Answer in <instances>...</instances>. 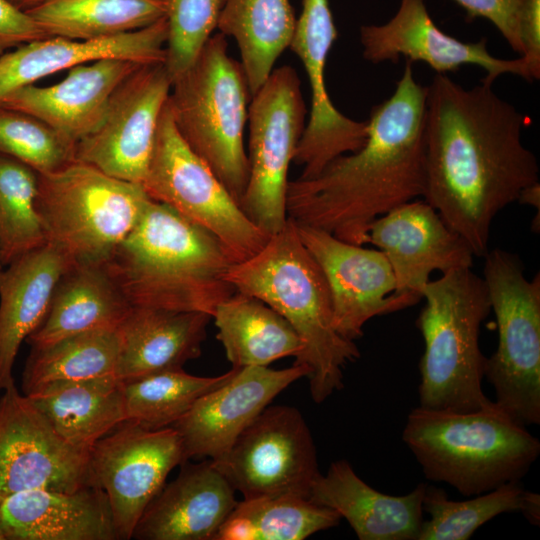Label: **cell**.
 Here are the masks:
<instances>
[{
	"mask_svg": "<svg viewBox=\"0 0 540 540\" xmlns=\"http://www.w3.org/2000/svg\"><path fill=\"white\" fill-rule=\"evenodd\" d=\"M426 91L423 198L484 256L496 215L539 182L522 142L528 119L484 82L464 88L437 73Z\"/></svg>",
	"mask_w": 540,
	"mask_h": 540,
	"instance_id": "cell-1",
	"label": "cell"
},
{
	"mask_svg": "<svg viewBox=\"0 0 540 540\" xmlns=\"http://www.w3.org/2000/svg\"><path fill=\"white\" fill-rule=\"evenodd\" d=\"M426 93L406 61L393 94L372 108L364 145L335 158L313 178L289 181L287 217L365 245L375 219L423 197Z\"/></svg>",
	"mask_w": 540,
	"mask_h": 540,
	"instance_id": "cell-2",
	"label": "cell"
},
{
	"mask_svg": "<svg viewBox=\"0 0 540 540\" xmlns=\"http://www.w3.org/2000/svg\"><path fill=\"white\" fill-rule=\"evenodd\" d=\"M235 262L212 233L150 199L103 265L132 307L212 317L235 293L226 279Z\"/></svg>",
	"mask_w": 540,
	"mask_h": 540,
	"instance_id": "cell-3",
	"label": "cell"
},
{
	"mask_svg": "<svg viewBox=\"0 0 540 540\" xmlns=\"http://www.w3.org/2000/svg\"><path fill=\"white\" fill-rule=\"evenodd\" d=\"M235 291L253 296L284 317L303 344L294 363L308 367L310 394L322 403L343 388V369L360 357L354 341L337 333L328 284L287 219L254 255L233 263L226 275Z\"/></svg>",
	"mask_w": 540,
	"mask_h": 540,
	"instance_id": "cell-4",
	"label": "cell"
},
{
	"mask_svg": "<svg viewBox=\"0 0 540 540\" xmlns=\"http://www.w3.org/2000/svg\"><path fill=\"white\" fill-rule=\"evenodd\" d=\"M402 440L426 479L464 496L521 481L540 453L539 440L495 401L470 412L414 408Z\"/></svg>",
	"mask_w": 540,
	"mask_h": 540,
	"instance_id": "cell-5",
	"label": "cell"
},
{
	"mask_svg": "<svg viewBox=\"0 0 540 540\" xmlns=\"http://www.w3.org/2000/svg\"><path fill=\"white\" fill-rule=\"evenodd\" d=\"M421 296L420 406L456 412L485 407L491 400L482 388L487 357L479 336L491 307L483 278L471 268L454 269L430 280Z\"/></svg>",
	"mask_w": 540,
	"mask_h": 540,
	"instance_id": "cell-6",
	"label": "cell"
},
{
	"mask_svg": "<svg viewBox=\"0 0 540 540\" xmlns=\"http://www.w3.org/2000/svg\"><path fill=\"white\" fill-rule=\"evenodd\" d=\"M250 95L241 63L229 56L226 36L216 33L172 81L168 97L179 134L239 205L249 176L244 129Z\"/></svg>",
	"mask_w": 540,
	"mask_h": 540,
	"instance_id": "cell-7",
	"label": "cell"
},
{
	"mask_svg": "<svg viewBox=\"0 0 540 540\" xmlns=\"http://www.w3.org/2000/svg\"><path fill=\"white\" fill-rule=\"evenodd\" d=\"M150 199L141 184L75 160L38 174L35 205L47 244L72 264H104Z\"/></svg>",
	"mask_w": 540,
	"mask_h": 540,
	"instance_id": "cell-8",
	"label": "cell"
},
{
	"mask_svg": "<svg viewBox=\"0 0 540 540\" xmlns=\"http://www.w3.org/2000/svg\"><path fill=\"white\" fill-rule=\"evenodd\" d=\"M483 281L496 317L498 345L484 378L495 403L524 426L540 424V276L528 280L520 259L487 251Z\"/></svg>",
	"mask_w": 540,
	"mask_h": 540,
	"instance_id": "cell-9",
	"label": "cell"
},
{
	"mask_svg": "<svg viewBox=\"0 0 540 540\" xmlns=\"http://www.w3.org/2000/svg\"><path fill=\"white\" fill-rule=\"evenodd\" d=\"M141 185L152 200L217 237L236 262L257 253L270 237L247 217L211 168L184 141L168 100L159 117Z\"/></svg>",
	"mask_w": 540,
	"mask_h": 540,
	"instance_id": "cell-10",
	"label": "cell"
},
{
	"mask_svg": "<svg viewBox=\"0 0 540 540\" xmlns=\"http://www.w3.org/2000/svg\"><path fill=\"white\" fill-rule=\"evenodd\" d=\"M307 109L291 66L272 70L248 108L249 176L240 206L272 235L287 222L288 171L305 128Z\"/></svg>",
	"mask_w": 540,
	"mask_h": 540,
	"instance_id": "cell-11",
	"label": "cell"
},
{
	"mask_svg": "<svg viewBox=\"0 0 540 540\" xmlns=\"http://www.w3.org/2000/svg\"><path fill=\"white\" fill-rule=\"evenodd\" d=\"M212 460V459H211ZM215 467L244 499L295 495L309 499L320 474L311 431L298 409L267 406Z\"/></svg>",
	"mask_w": 540,
	"mask_h": 540,
	"instance_id": "cell-12",
	"label": "cell"
},
{
	"mask_svg": "<svg viewBox=\"0 0 540 540\" xmlns=\"http://www.w3.org/2000/svg\"><path fill=\"white\" fill-rule=\"evenodd\" d=\"M184 462L182 441L173 427L150 430L124 421L91 447L92 483L107 494L118 540L132 539L168 474Z\"/></svg>",
	"mask_w": 540,
	"mask_h": 540,
	"instance_id": "cell-13",
	"label": "cell"
},
{
	"mask_svg": "<svg viewBox=\"0 0 540 540\" xmlns=\"http://www.w3.org/2000/svg\"><path fill=\"white\" fill-rule=\"evenodd\" d=\"M172 79L163 62L140 65L112 93L97 127L75 146V160L142 184Z\"/></svg>",
	"mask_w": 540,
	"mask_h": 540,
	"instance_id": "cell-14",
	"label": "cell"
},
{
	"mask_svg": "<svg viewBox=\"0 0 540 540\" xmlns=\"http://www.w3.org/2000/svg\"><path fill=\"white\" fill-rule=\"evenodd\" d=\"M93 486L89 451L63 440L16 385L0 397V504L29 490Z\"/></svg>",
	"mask_w": 540,
	"mask_h": 540,
	"instance_id": "cell-15",
	"label": "cell"
},
{
	"mask_svg": "<svg viewBox=\"0 0 540 540\" xmlns=\"http://www.w3.org/2000/svg\"><path fill=\"white\" fill-rule=\"evenodd\" d=\"M296 225L303 244L324 274L331 295L333 327L345 339L355 341L372 318L403 310L422 299L416 293H396L394 273L379 249Z\"/></svg>",
	"mask_w": 540,
	"mask_h": 540,
	"instance_id": "cell-16",
	"label": "cell"
},
{
	"mask_svg": "<svg viewBox=\"0 0 540 540\" xmlns=\"http://www.w3.org/2000/svg\"><path fill=\"white\" fill-rule=\"evenodd\" d=\"M338 37L329 0H302L289 47L307 74L311 109L293 162L302 166L298 178L317 176L335 158L360 149L368 136L367 121H356L339 112L325 84L329 51Z\"/></svg>",
	"mask_w": 540,
	"mask_h": 540,
	"instance_id": "cell-17",
	"label": "cell"
},
{
	"mask_svg": "<svg viewBox=\"0 0 540 540\" xmlns=\"http://www.w3.org/2000/svg\"><path fill=\"white\" fill-rule=\"evenodd\" d=\"M363 57L374 64L424 62L438 74L455 72L463 65H476L486 72L481 82L493 84L502 74H515L533 81L525 59H501L487 49L486 39L463 42L443 32L431 18L425 0H400L394 16L381 25L360 27Z\"/></svg>",
	"mask_w": 540,
	"mask_h": 540,
	"instance_id": "cell-18",
	"label": "cell"
},
{
	"mask_svg": "<svg viewBox=\"0 0 540 540\" xmlns=\"http://www.w3.org/2000/svg\"><path fill=\"white\" fill-rule=\"evenodd\" d=\"M310 371L303 364L289 368H235L222 385L201 396L173 427L179 434L184 459L222 456L241 432L290 384Z\"/></svg>",
	"mask_w": 540,
	"mask_h": 540,
	"instance_id": "cell-19",
	"label": "cell"
},
{
	"mask_svg": "<svg viewBox=\"0 0 540 540\" xmlns=\"http://www.w3.org/2000/svg\"><path fill=\"white\" fill-rule=\"evenodd\" d=\"M367 243L386 256L396 293L421 295L434 271L444 274L473 265L468 243L425 200L406 202L375 219Z\"/></svg>",
	"mask_w": 540,
	"mask_h": 540,
	"instance_id": "cell-20",
	"label": "cell"
},
{
	"mask_svg": "<svg viewBox=\"0 0 540 540\" xmlns=\"http://www.w3.org/2000/svg\"><path fill=\"white\" fill-rule=\"evenodd\" d=\"M166 17L131 32L92 39L47 37L0 55V104L10 93L62 70L101 59H125L141 64L165 62Z\"/></svg>",
	"mask_w": 540,
	"mask_h": 540,
	"instance_id": "cell-21",
	"label": "cell"
},
{
	"mask_svg": "<svg viewBox=\"0 0 540 540\" xmlns=\"http://www.w3.org/2000/svg\"><path fill=\"white\" fill-rule=\"evenodd\" d=\"M178 476L165 483L138 520V540H214L236 507L235 490L213 461H185Z\"/></svg>",
	"mask_w": 540,
	"mask_h": 540,
	"instance_id": "cell-22",
	"label": "cell"
},
{
	"mask_svg": "<svg viewBox=\"0 0 540 540\" xmlns=\"http://www.w3.org/2000/svg\"><path fill=\"white\" fill-rule=\"evenodd\" d=\"M140 65L116 58L81 64L51 86L17 89L0 106L29 114L77 144L97 127L114 90Z\"/></svg>",
	"mask_w": 540,
	"mask_h": 540,
	"instance_id": "cell-23",
	"label": "cell"
},
{
	"mask_svg": "<svg viewBox=\"0 0 540 540\" xmlns=\"http://www.w3.org/2000/svg\"><path fill=\"white\" fill-rule=\"evenodd\" d=\"M426 486L420 483L402 496L381 493L341 459L317 476L309 500L336 511L360 540H418Z\"/></svg>",
	"mask_w": 540,
	"mask_h": 540,
	"instance_id": "cell-24",
	"label": "cell"
},
{
	"mask_svg": "<svg viewBox=\"0 0 540 540\" xmlns=\"http://www.w3.org/2000/svg\"><path fill=\"white\" fill-rule=\"evenodd\" d=\"M5 540H118L107 494L35 489L0 504Z\"/></svg>",
	"mask_w": 540,
	"mask_h": 540,
	"instance_id": "cell-25",
	"label": "cell"
},
{
	"mask_svg": "<svg viewBox=\"0 0 540 540\" xmlns=\"http://www.w3.org/2000/svg\"><path fill=\"white\" fill-rule=\"evenodd\" d=\"M70 264L46 243L0 269V392L15 386L20 346L43 322L54 288Z\"/></svg>",
	"mask_w": 540,
	"mask_h": 540,
	"instance_id": "cell-26",
	"label": "cell"
},
{
	"mask_svg": "<svg viewBox=\"0 0 540 540\" xmlns=\"http://www.w3.org/2000/svg\"><path fill=\"white\" fill-rule=\"evenodd\" d=\"M210 319L200 312L132 307L118 328L120 352L114 375L125 383L182 368L201 355Z\"/></svg>",
	"mask_w": 540,
	"mask_h": 540,
	"instance_id": "cell-27",
	"label": "cell"
},
{
	"mask_svg": "<svg viewBox=\"0 0 540 540\" xmlns=\"http://www.w3.org/2000/svg\"><path fill=\"white\" fill-rule=\"evenodd\" d=\"M131 308L103 264H70L54 288L46 317L26 342L36 348L81 332L117 329Z\"/></svg>",
	"mask_w": 540,
	"mask_h": 540,
	"instance_id": "cell-28",
	"label": "cell"
},
{
	"mask_svg": "<svg viewBox=\"0 0 540 540\" xmlns=\"http://www.w3.org/2000/svg\"><path fill=\"white\" fill-rule=\"evenodd\" d=\"M26 396L63 440L81 450L90 451L126 421L123 384L115 375L53 381Z\"/></svg>",
	"mask_w": 540,
	"mask_h": 540,
	"instance_id": "cell-29",
	"label": "cell"
},
{
	"mask_svg": "<svg viewBox=\"0 0 540 540\" xmlns=\"http://www.w3.org/2000/svg\"><path fill=\"white\" fill-rule=\"evenodd\" d=\"M212 318L233 368L268 366L284 357L298 358L303 351L290 323L253 296L235 291L217 306Z\"/></svg>",
	"mask_w": 540,
	"mask_h": 540,
	"instance_id": "cell-30",
	"label": "cell"
},
{
	"mask_svg": "<svg viewBox=\"0 0 540 540\" xmlns=\"http://www.w3.org/2000/svg\"><path fill=\"white\" fill-rule=\"evenodd\" d=\"M296 18L289 0H224L217 28L237 43L253 95L289 47Z\"/></svg>",
	"mask_w": 540,
	"mask_h": 540,
	"instance_id": "cell-31",
	"label": "cell"
},
{
	"mask_svg": "<svg viewBox=\"0 0 540 540\" xmlns=\"http://www.w3.org/2000/svg\"><path fill=\"white\" fill-rule=\"evenodd\" d=\"M166 10V0H46L26 12L49 37L92 40L145 28Z\"/></svg>",
	"mask_w": 540,
	"mask_h": 540,
	"instance_id": "cell-32",
	"label": "cell"
},
{
	"mask_svg": "<svg viewBox=\"0 0 540 540\" xmlns=\"http://www.w3.org/2000/svg\"><path fill=\"white\" fill-rule=\"evenodd\" d=\"M341 519L336 511L300 496L243 499L214 540H304L337 526Z\"/></svg>",
	"mask_w": 540,
	"mask_h": 540,
	"instance_id": "cell-33",
	"label": "cell"
},
{
	"mask_svg": "<svg viewBox=\"0 0 540 540\" xmlns=\"http://www.w3.org/2000/svg\"><path fill=\"white\" fill-rule=\"evenodd\" d=\"M120 352L117 329H98L31 347L22 373V393L53 381L114 375Z\"/></svg>",
	"mask_w": 540,
	"mask_h": 540,
	"instance_id": "cell-34",
	"label": "cell"
},
{
	"mask_svg": "<svg viewBox=\"0 0 540 540\" xmlns=\"http://www.w3.org/2000/svg\"><path fill=\"white\" fill-rule=\"evenodd\" d=\"M234 372L232 367L219 376L201 377L178 368L122 383L126 421L150 430L171 427L201 396L225 383Z\"/></svg>",
	"mask_w": 540,
	"mask_h": 540,
	"instance_id": "cell-35",
	"label": "cell"
},
{
	"mask_svg": "<svg viewBox=\"0 0 540 540\" xmlns=\"http://www.w3.org/2000/svg\"><path fill=\"white\" fill-rule=\"evenodd\" d=\"M525 492L521 481H514L468 500L453 501L443 489L427 484L422 507L429 518L423 521L418 540H467L494 517L520 512Z\"/></svg>",
	"mask_w": 540,
	"mask_h": 540,
	"instance_id": "cell-36",
	"label": "cell"
},
{
	"mask_svg": "<svg viewBox=\"0 0 540 540\" xmlns=\"http://www.w3.org/2000/svg\"><path fill=\"white\" fill-rule=\"evenodd\" d=\"M38 173L0 154V262L3 267L46 244L36 210Z\"/></svg>",
	"mask_w": 540,
	"mask_h": 540,
	"instance_id": "cell-37",
	"label": "cell"
},
{
	"mask_svg": "<svg viewBox=\"0 0 540 540\" xmlns=\"http://www.w3.org/2000/svg\"><path fill=\"white\" fill-rule=\"evenodd\" d=\"M75 146L43 121L0 106V154L44 174L75 161Z\"/></svg>",
	"mask_w": 540,
	"mask_h": 540,
	"instance_id": "cell-38",
	"label": "cell"
},
{
	"mask_svg": "<svg viewBox=\"0 0 540 540\" xmlns=\"http://www.w3.org/2000/svg\"><path fill=\"white\" fill-rule=\"evenodd\" d=\"M224 0H166L168 38L164 65L172 81L194 62L217 28Z\"/></svg>",
	"mask_w": 540,
	"mask_h": 540,
	"instance_id": "cell-39",
	"label": "cell"
},
{
	"mask_svg": "<svg viewBox=\"0 0 540 540\" xmlns=\"http://www.w3.org/2000/svg\"><path fill=\"white\" fill-rule=\"evenodd\" d=\"M471 20L481 17L499 30L509 46L520 56L524 54L519 31V0H454Z\"/></svg>",
	"mask_w": 540,
	"mask_h": 540,
	"instance_id": "cell-40",
	"label": "cell"
},
{
	"mask_svg": "<svg viewBox=\"0 0 540 540\" xmlns=\"http://www.w3.org/2000/svg\"><path fill=\"white\" fill-rule=\"evenodd\" d=\"M49 37L36 20L9 0H0V55Z\"/></svg>",
	"mask_w": 540,
	"mask_h": 540,
	"instance_id": "cell-41",
	"label": "cell"
},
{
	"mask_svg": "<svg viewBox=\"0 0 540 540\" xmlns=\"http://www.w3.org/2000/svg\"><path fill=\"white\" fill-rule=\"evenodd\" d=\"M519 31L533 80L540 77V0H519Z\"/></svg>",
	"mask_w": 540,
	"mask_h": 540,
	"instance_id": "cell-42",
	"label": "cell"
},
{
	"mask_svg": "<svg viewBox=\"0 0 540 540\" xmlns=\"http://www.w3.org/2000/svg\"><path fill=\"white\" fill-rule=\"evenodd\" d=\"M528 522L532 525L539 526L540 522V496L537 493L527 491L525 492L524 503L522 510Z\"/></svg>",
	"mask_w": 540,
	"mask_h": 540,
	"instance_id": "cell-43",
	"label": "cell"
},
{
	"mask_svg": "<svg viewBox=\"0 0 540 540\" xmlns=\"http://www.w3.org/2000/svg\"><path fill=\"white\" fill-rule=\"evenodd\" d=\"M518 202L521 204H528L540 212V187L539 182L525 188L519 198Z\"/></svg>",
	"mask_w": 540,
	"mask_h": 540,
	"instance_id": "cell-44",
	"label": "cell"
},
{
	"mask_svg": "<svg viewBox=\"0 0 540 540\" xmlns=\"http://www.w3.org/2000/svg\"><path fill=\"white\" fill-rule=\"evenodd\" d=\"M12 4L23 11H29L46 0H9Z\"/></svg>",
	"mask_w": 540,
	"mask_h": 540,
	"instance_id": "cell-45",
	"label": "cell"
},
{
	"mask_svg": "<svg viewBox=\"0 0 540 540\" xmlns=\"http://www.w3.org/2000/svg\"><path fill=\"white\" fill-rule=\"evenodd\" d=\"M0 540H5V535H4V531H3V527H2L1 518H0Z\"/></svg>",
	"mask_w": 540,
	"mask_h": 540,
	"instance_id": "cell-46",
	"label": "cell"
},
{
	"mask_svg": "<svg viewBox=\"0 0 540 540\" xmlns=\"http://www.w3.org/2000/svg\"><path fill=\"white\" fill-rule=\"evenodd\" d=\"M1 268H3V266H2V264H1V262H0V269H1Z\"/></svg>",
	"mask_w": 540,
	"mask_h": 540,
	"instance_id": "cell-47",
	"label": "cell"
}]
</instances>
